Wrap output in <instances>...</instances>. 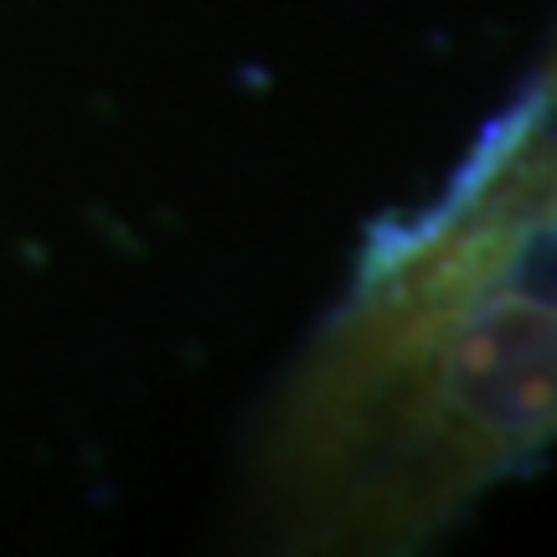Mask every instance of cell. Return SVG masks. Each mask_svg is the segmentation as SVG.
I'll return each instance as SVG.
<instances>
[{
	"label": "cell",
	"mask_w": 557,
	"mask_h": 557,
	"mask_svg": "<svg viewBox=\"0 0 557 557\" xmlns=\"http://www.w3.org/2000/svg\"><path fill=\"white\" fill-rule=\"evenodd\" d=\"M557 438V289L429 233L284 393L243 557H413Z\"/></svg>",
	"instance_id": "1"
}]
</instances>
